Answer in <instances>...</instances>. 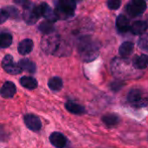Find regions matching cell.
Masks as SVG:
<instances>
[{
    "mask_svg": "<svg viewBox=\"0 0 148 148\" xmlns=\"http://www.w3.org/2000/svg\"><path fill=\"white\" fill-rule=\"evenodd\" d=\"M12 36L10 33H1L0 34V48L5 49L11 45Z\"/></svg>",
    "mask_w": 148,
    "mask_h": 148,
    "instance_id": "obj_22",
    "label": "cell"
},
{
    "mask_svg": "<svg viewBox=\"0 0 148 148\" xmlns=\"http://www.w3.org/2000/svg\"><path fill=\"white\" fill-rule=\"evenodd\" d=\"M42 48L44 51L53 55H65L66 54V44L57 36L49 34L42 40Z\"/></svg>",
    "mask_w": 148,
    "mask_h": 148,
    "instance_id": "obj_2",
    "label": "cell"
},
{
    "mask_svg": "<svg viewBox=\"0 0 148 148\" xmlns=\"http://www.w3.org/2000/svg\"><path fill=\"white\" fill-rule=\"evenodd\" d=\"M16 93V85L12 82H6L0 88V95L4 99L12 98Z\"/></svg>",
    "mask_w": 148,
    "mask_h": 148,
    "instance_id": "obj_10",
    "label": "cell"
},
{
    "mask_svg": "<svg viewBox=\"0 0 148 148\" xmlns=\"http://www.w3.org/2000/svg\"><path fill=\"white\" fill-rule=\"evenodd\" d=\"M122 86H123V84H121V82H113V83H112V85H111L112 89H113V90H114V91H118V90H120V89L122 88Z\"/></svg>",
    "mask_w": 148,
    "mask_h": 148,
    "instance_id": "obj_29",
    "label": "cell"
},
{
    "mask_svg": "<svg viewBox=\"0 0 148 148\" xmlns=\"http://www.w3.org/2000/svg\"><path fill=\"white\" fill-rule=\"evenodd\" d=\"M102 123L108 127V128H114L116 126H118L121 122V117L117 115L116 114H107L101 117Z\"/></svg>",
    "mask_w": 148,
    "mask_h": 148,
    "instance_id": "obj_11",
    "label": "cell"
},
{
    "mask_svg": "<svg viewBox=\"0 0 148 148\" xmlns=\"http://www.w3.org/2000/svg\"><path fill=\"white\" fill-rule=\"evenodd\" d=\"M41 16V9L39 6H30V4L25 8L23 12V19L28 24H34Z\"/></svg>",
    "mask_w": 148,
    "mask_h": 148,
    "instance_id": "obj_5",
    "label": "cell"
},
{
    "mask_svg": "<svg viewBox=\"0 0 148 148\" xmlns=\"http://www.w3.org/2000/svg\"><path fill=\"white\" fill-rule=\"evenodd\" d=\"M116 27L120 32H127L130 29V24L127 17L124 15H120L116 19Z\"/></svg>",
    "mask_w": 148,
    "mask_h": 148,
    "instance_id": "obj_15",
    "label": "cell"
},
{
    "mask_svg": "<svg viewBox=\"0 0 148 148\" xmlns=\"http://www.w3.org/2000/svg\"><path fill=\"white\" fill-rule=\"evenodd\" d=\"M48 86L53 91H60L63 87V82H62V80L60 77L54 76V77H52V78H50L49 80Z\"/></svg>",
    "mask_w": 148,
    "mask_h": 148,
    "instance_id": "obj_21",
    "label": "cell"
},
{
    "mask_svg": "<svg viewBox=\"0 0 148 148\" xmlns=\"http://www.w3.org/2000/svg\"><path fill=\"white\" fill-rule=\"evenodd\" d=\"M78 52L82 61L85 62H89L98 56L99 48L90 38L83 37L80 40Z\"/></svg>",
    "mask_w": 148,
    "mask_h": 148,
    "instance_id": "obj_1",
    "label": "cell"
},
{
    "mask_svg": "<svg viewBox=\"0 0 148 148\" xmlns=\"http://www.w3.org/2000/svg\"><path fill=\"white\" fill-rule=\"evenodd\" d=\"M147 101L146 93L140 88H133L127 95V103L134 108H146L147 106Z\"/></svg>",
    "mask_w": 148,
    "mask_h": 148,
    "instance_id": "obj_3",
    "label": "cell"
},
{
    "mask_svg": "<svg viewBox=\"0 0 148 148\" xmlns=\"http://www.w3.org/2000/svg\"><path fill=\"white\" fill-rule=\"evenodd\" d=\"M65 108L68 112L75 115H82L86 113V109L83 106L72 101H69L65 103Z\"/></svg>",
    "mask_w": 148,
    "mask_h": 148,
    "instance_id": "obj_13",
    "label": "cell"
},
{
    "mask_svg": "<svg viewBox=\"0 0 148 148\" xmlns=\"http://www.w3.org/2000/svg\"><path fill=\"white\" fill-rule=\"evenodd\" d=\"M9 17L8 12L5 10L0 9V24H3Z\"/></svg>",
    "mask_w": 148,
    "mask_h": 148,
    "instance_id": "obj_26",
    "label": "cell"
},
{
    "mask_svg": "<svg viewBox=\"0 0 148 148\" xmlns=\"http://www.w3.org/2000/svg\"><path fill=\"white\" fill-rule=\"evenodd\" d=\"M20 84L23 88L29 89V90L36 89L37 88V85H38L37 81L31 76H23L20 79Z\"/></svg>",
    "mask_w": 148,
    "mask_h": 148,
    "instance_id": "obj_18",
    "label": "cell"
},
{
    "mask_svg": "<svg viewBox=\"0 0 148 148\" xmlns=\"http://www.w3.org/2000/svg\"><path fill=\"white\" fill-rule=\"evenodd\" d=\"M8 138V134L6 133L4 127L0 125V141H4Z\"/></svg>",
    "mask_w": 148,
    "mask_h": 148,
    "instance_id": "obj_27",
    "label": "cell"
},
{
    "mask_svg": "<svg viewBox=\"0 0 148 148\" xmlns=\"http://www.w3.org/2000/svg\"><path fill=\"white\" fill-rule=\"evenodd\" d=\"M129 29H131V32L134 35H142L147 29V23L145 21H136L132 24Z\"/></svg>",
    "mask_w": 148,
    "mask_h": 148,
    "instance_id": "obj_16",
    "label": "cell"
},
{
    "mask_svg": "<svg viewBox=\"0 0 148 148\" xmlns=\"http://www.w3.org/2000/svg\"><path fill=\"white\" fill-rule=\"evenodd\" d=\"M23 121L27 128L32 132H39L42 129V124L38 116L33 114H26L23 115Z\"/></svg>",
    "mask_w": 148,
    "mask_h": 148,
    "instance_id": "obj_6",
    "label": "cell"
},
{
    "mask_svg": "<svg viewBox=\"0 0 148 148\" xmlns=\"http://www.w3.org/2000/svg\"><path fill=\"white\" fill-rule=\"evenodd\" d=\"M147 10L146 0H132L127 6V10L131 16H137Z\"/></svg>",
    "mask_w": 148,
    "mask_h": 148,
    "instance_id": "obj_7",
    "label": "cell"
},
{
    "mask_svg": "<svg viewBox=\"0 0 148 148\" xmlns=\"http://www.w3.org/2000/svg\"><path fill=\"white\" fill-rule=\"evenodd\" d=\"M107 4L110 10H117L121 4V0H108Z\"/></svg>",
    "mask_w": 148,
    "mask_h": 148,
    "instance_id": "obj_24",
    "label": "cell"
},
{
    "mask_svg": "<svg viewBox=\"0 0 148 148\" xmlns=\"http://www.w3.org/2000/svg\"><path fill=\"white\" fill-rule=\"evenodd\" d=\"M147 36L145 35L143 36H141V38L139 40V47L141 49H144V50H147L148 46H147Z\"/></svg>",
    "mask_w": 148,
    "mask_h": 148,
    "instance_id": "obj_25",
    "label": "cell"
},
{
    "mask_svg": "<svg viewBox=\"0 0 148 148\" xmlns=\"http://www.w3.org/2000/svg\"><path fill=\"white\" fill-rule=\"evenodd\" d=\"M134 49V45L133 42H124L120 47L119 53H120L121 56L123 59H127L133 54Z\"/></svg>",
    "mask_w": 148,
    "mask_h": 148,
    "instance_id": "obj_14",
    "label": "cell"
},
{
    "mask_svg": "<svg viewBox=\"0 0 148 148\" xmlns=\"http://www.w3.org/2000/svg\"><path fill=\"white\" fill-rule=\"evenodd\" d=\"M38 29L42 33H43L45 35H49L54 31V25L51 23V22L45 21V22H42L39 24Z\"/></svg>",
    "mask_w": 148,
    "mask_h": 148,
    "instance_id": "obj_23",
    "label": "cell"
},
{
    "mask_svg": "<svg viewBox=\"0 0 148 148\" xmlns=\"http://www.w3.org/2000/svg\"><path fill=\"white\" fill-rule=\"evenodd\" d=\"M14 2L17 4V5H20V6H22L23 8H27L29 4H30V3H29V0H14Z\"/></svg>",
    "mask_w": 148,
    "mask_h": 148,
    "instance_id": "obj_28",
    "label": "cell"
},
{
    "mask_svg": "<svg viewBox=\"0 0 148 148\" xmlns=\"http://www.w3.org/2000/svg\"><path fill=\"white\" fill-rule=\"evenodd\" d=\"M18 66L21 68L22 70H25V71L31 73V74H34L36 72V64L29 59L20 60L18 62Z\"/></svg>",
    "mask_w": 148,
    "mask_h": 148,
    "instance_id": "obj_20",
    "label": "cell"
},
{
    "mask_svg": "<svg viewBox=\"0 0 148 148\" xmlns=\"http://www.w3.org/2000/svg\"><path fill=\"white\" fill-rule=\"evenodd\" d=\"M148 58L147 55H140L135 56L133 61V65L137 69H145L147 67Z\"/></svg>",
    "mask_w": 148,
    "mask_h": 148,
    "instance_id": "obj_19",
    "label": "cell"
},
{
    "mask_svg": "<svg viewBox=\"0 0 148 148\" xmlns=\"http://www.w3.org/2000/svg\"><path fill=\"white\" fill-rule=\"evenodd\" d=\"M2 67L10 75H19L23 70L18 66V64H15L13 57L10 55H7L3 57L2 61Z\"/></svg>",
    "mask_w": 148,
    "mask_h": 148,
    "instance_id": "obj_8",
    "label": "cell"
},
{
    "mask_svg": "<svg viewBox=\"0 0 148 148\" xmlns=\"http://www.w3.org/2000/svg\"><path fill=\"white\" fill-rule=\"evenodd\" d=\"M40 9H41V16H44V18L47 21L54 23L58 19L55 10H53L47 3H43L40 4Z\"/></svg>",
    "mask_w": 148,
    "mask_h": 148,
    "instance_id": "obj_12",
    "label": "cell"
},
{
    "mask_svg": "<svg viewBox=\"0 0 148 148\" xmlns=\"http://www.w3.org/2000/svg\"><path fill=\"white\" fill-rule=\"evenodd\" d=\"M33 49V42L31 39H24L21 41L18 44V52L19 54L25 56L32 51Z\"/></svg>",
    "mask_w": 148,
    "mask_h": 148,
    "instance_id": "obj_17",
    "label": "cell"
},
{
    "mask_svg": "<svg viewBox=\"0 0 148 148\" xmlns=\"http://www.w3.org/2000/svg\"><path fill=\"white\" fill-rule=\"evenodd\" d=\"M49 142L56 148H64L67 146L68 140L66 136L60 132H54L49 135Z\"/></svg>",
    "mask_w": 148,
    "mask_h": 148,
    "instance_id": "obj_9",
    "label": "cell"
},
{
    "mask_svg": "<svg viewBox=\"0 0 148 148\" xmlns=\"http://www.w3.org/2000/svg\"><path fill=\"white\" fill-rule=\"evenodd\" d=\"M76 7V0H58L55 10L58 19H68L74 15Z\"/></svg>",
    "mask_w": 148,
    "mask_h": 148,
    "instance_id": "obj_4",
    "label": "cell"
}]
</instances>
